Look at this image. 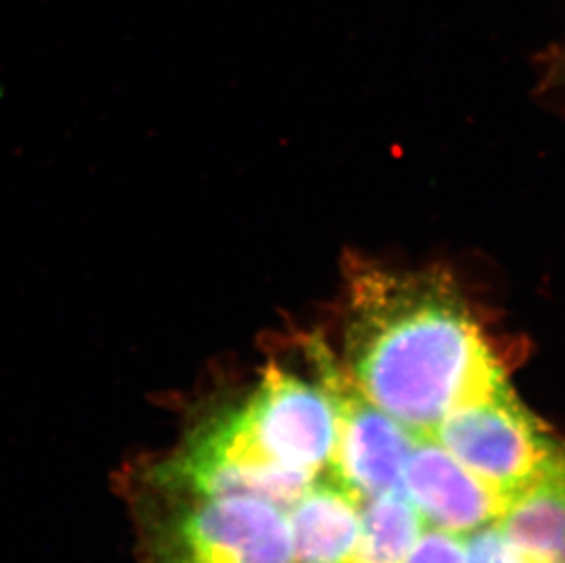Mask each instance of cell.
<instances>
[{"label": "cell", "mask_w": 565, "mask_h": 563, "mask_svg": "<svg viewBox=\"0 0 565 563\" xmlns=\"http://www.w3.org/2000/svg\"><path fill=\"white\" fill-rule=\"evenodd\" d=\"M342 339L361 392L414 434L511 386L458 286L436 269L350 267Z\"/></svg>", "instance_id": "cell-1"}, {"label": "cell", "mask_w": 565, "mask_h": 563, "mask_svg": "<svg viewBox=\"0 0 565 563\" xmlns=\"http://www.w3.org/2000/svg\"><path fill=\"white\" fill-rule=\"evenodd\" d=\"M337 414L317 381L269 364L235 403L209 410L158 461L189 496H249L288 510L328 470Z\"/></svg>", "instance_id": "cell-2"}, {"label": "cell", "mask_w": 565, "mask_h": 563, "mask_svg": "<svg viewBox=\"0 0 565 563\" xmlns=\"http://www.w3.org/2000/svg\"><path fill=\"white\" fill-rule=\"evenodd\" d=\"M147 563H294L286 510L249 496L141 490Z\"/></svg>", "instance_id": "cell-3"}, {"label": "cell", "mask_w": 565, "mask_h": 563, "mask_svg": "<svg viewBox=\"0 0 565 563\" xmlns=\"http://www.w3.org/2000/svg\"><path fill=\"white\" fill-rule=\"evenodd\" d=\"M433 436L463 467L512 500L565 461V442L511 386L447 415Z\"/></svg>", "instance_id": "cell-4"}, {"label": "cell", "mask_w": 565, "mask_h": 563, "mask_svg": "<svg viewBox=\"0 0 565 563\" xmlns=\"http://www.w3.org/2000/svg\"><path fill=\"white\" fill-rule=\"evenodd\" d=\"M305 350L315 381L330 395L337 414V443L328 478L361 503L403 490V472L416 434L390 417L361 392L341 357L320 337H308Z\"/></svg>", "instance_id": "cell-5"}, {"label": "cell", "mask_w": 565, "mask_h": 563, "mask_svg": "<svg viewBox=\"0 0 565 563\" xmlns=\"http://www.w3.org/2000/svg\"><path fill=\"white\" fill-rule=\"evenodd\" d=\"M403 490L427 527L461 538L494 525L511 501L428 434H416Z\"/></svg>", "instance_id": "cell-6"}, {"label": "cell", "mask_w": 565, "mask_h": 563, "mask_svg": "<svg viewBox=\"0 0 565 563\" xmlns=\"http://www.w3.org/2000/svg\"><path fill=\"white\" fill-rule=\"evenodd\" d=\"M294 563H347L358 543L363 503L333 479H315L286 510Z\"/></svg>", "instance_id": "cell-7"}, {"label": "cell", "mask_w": 565, "mask_h": 563, "mask_svg": "<svg viewBox=\"0 0 565 563\" xmlns=\"http://www.w3.org/2000/svg\"><path fill=\"white\" fill-rule=\"evenodd\" d=\"M497 531L533 563H565V461L514 496Z\"/></svg>", "instance_id": "cell-8"}, {"label": "cell", "mask_w": 565, "mask_h": 563, "mask_svg": "<svg viewBox=\"0 0 565 563\" xmlns=\"http://www.w3.org/2000/svg\"><path fill=\"white\" fill-rule=\"evenodd\" d=\"M425 529L405 490L379 496L363 506L361 532L347 563H405Z\"/></svg>", "instance_id": "cell-9"}, {"label": "cell", "mask_w": 565, "mask_h": 563, "mask_svg": "<svg viewBox=\"0 0 565 563\" xmlns=\"http://www.w3.org/2000/svg\"><path fill=\"white\" fill-rule=\"evenodd\" d=\"M405 563H469L465 538L427 527Z\"/></svg>", "instance_id": "cell-10"}, {"label": "cell", "mask_w": 565, "mask_h": 563, "mask_svg": "<svg viewBox=\"0 0 565 563\" xmlns=\"http://www.w3.org/2000/svg\"><path fill=\"white\" fill-rule=\"evenodd\" d=\"M469 563H533L503 540L497 527H486L465 538Z\"/></svg>", "instance_id": "cell-11"}, {"label": "cell", "mask_w": 565, "mask_h": 563, "mask_svg": "<svg viewBox=\"0 0 565 563\" xmlns=\"http://www.w3.org/2000/svg\"><path fill=\"white\" fill-rule=\"evenodd\" d=\"M558 77H561L562 86L565 88V49L561 57V63H558Z\"/></svg>", "instance_id": "cell-12"}]
</instances>
